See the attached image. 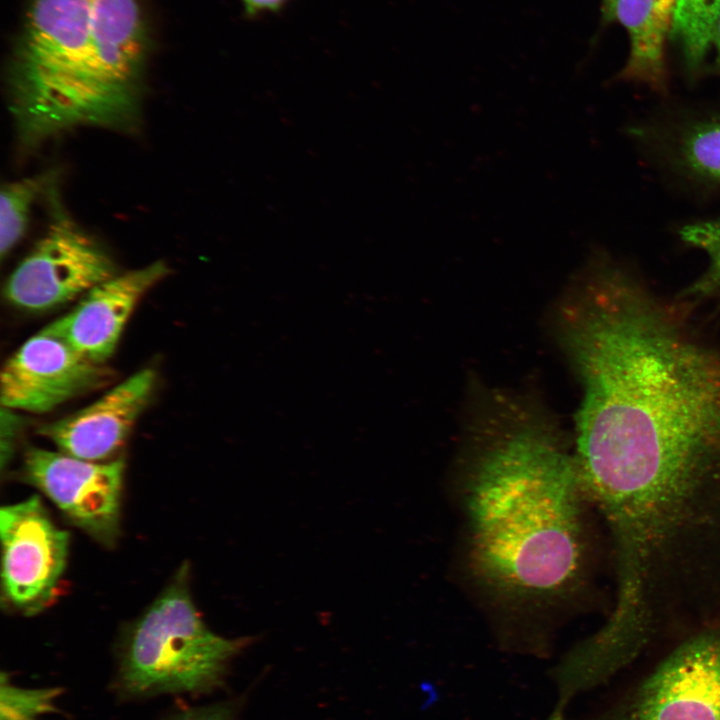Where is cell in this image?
<instances>
[{"label": "cell", "instance_id": "8fae6325", "mask_svg": "<svg viewBox=\"0 0 720 720\" xmlns=\"http://www.w3.org/2000/svg\"><path fill=\"white\" fill-rule=\"evenodd\" d=\"M170 273L162 260L98 284L67 314L45 329L89 360L104 364L140 299Z\"/></svg>", "mask_w": 720, "mask_h": 720}, {"label": "cell", "instance_id": "52a82bcc", "mask_svg": "<svg viewBox=\"0 0 720 720\" xmlns=\"http://www.w3.org/2000/svg\"><path fill=\"white\" fill-rule=\"evenodd\" d=\"M148 48L137 0H91L92 89L99 127L136 124Z\"/></svg>", "mask_w": 720, "mask_h": 720}, {"label": "cell", "instance_id": "2e32d148", "mask_svg": "<svg viewBox=\"0 0 720 720\" xmlns=\"http://www.w3.org/2000/svg\"><path fill=\"white\" fill-rule=\"evenodd\" d=\"M719 14L720 0H678L672 33L690 68H697L710 48Z\"/></svg>", "mask_w": 720, "mask_h": 720}, {"label": "cell", "instance_id": "4fadbf2b", "mask_svg": "<svg viewBox=\"0 0 720 720\" xmlns=\"http://www.w3.org/2000/svg\"><path fill=\"white\" fill-rule=\"evenodd\" d=\"M678 0H616L613 20L627 31L630 51L617 79L666 90L665 43L672 32Z\"/></svg>", "mask_w": 720, "mask_h": 720}, {"label": "cell", "instance_id": "5bb4252c", "mask_svg": "<svg viewBox=\"0 0 720 720\" xmlns=\"http://www.w3.org/2000/svg\"><path fill=\"white\" fill-rule=\"evenodd\" d=\"M55 173L45 172L6 183L0 198V255L5 258L26 233L34 202L54 183Z\"/></svg>", "mask_w": 720, "mask_h": 720}, {"label": "cell", "instance_id": "7c38bea8", "mask_svg": "<svg viewBox=\"0 0 720 720\" xmlns=\"http://www.w3.org/2000/svg\"><path fill=\"white\" fill-rule=\"evenodd\" d=\"M155 382V372L142 369L90 405L42 425L38 433L65 454L88 461H108L148 405Z\"/></svg>", "mask_w": 720, "mask_h": 720}, {"label": "cell", "instance_id": "9c48e42d", "mask_svg": "<svg viewBox=\"0 0 720 720\" xmlns=\"http://www.w3.org/2000/svg\"><path fill=\"white\" fill-rule=\"evenodd\" d=\"M23 474L74 525L111 546L119 535L124 461H88L61 451L27 450Z\"/></svg>", "mask_w": 720, "mask_h": 720}, {"label": "cell", "instance_id": "7402d4cb", "mask_svg": "<svg viewBox=\"0 0 720 720\" xmlns=\"http://www.w3.org/2000/svg\"><path fill=\"white\" fill-rule=\"evenodd\" d=\"M711 45H713L715 47L716 55H717V62H718V65L720 66V14L715 23Z\"/></svg>", "mask_w": 720, "mask_h": 720}, {"label": "cell", "instance_id": "6da1fadb", "mask_svg": "<svg viewBox=\"0 0 720 720\" xmlns=\"http://www.w3.org/2000/svg\"><path fill=\"white\" fill-rule=\"evenodd\" d=\"M696 301L599 254L560 313L582 387L574 454L586 499L631 572L674 559L720 504V340Z\"/></svg>", "mask_w": 720, "mask_h": 720}, {"label": "cell", "instance_id": "e0dca14e", "mask_svg": "<svg viewBox=\"0 0 720 720\" xmlns=\"http://www.w3.org/2000/svg\"><path fill=\"white\" fill-rule=\"evenodd\" d=\"M680 237L687 244L702 249L709 260L702 276L682 294L694 300L720 299V220L686 225L680 230Z\"/></svg>", "mask_w": 720, "mask_h": 720}, {"label": "cell", "instance_id": "30bf717a", "mask_svg": "<svg viewBox=\"0 0 720 720\" xmlns=\"http://www.w3.org/2000/svg\"><path fill=\"white\" fill-rule=\"evenodd\" d=\"M111 375L104 364L89 360L42 329L4 364L0 400L7 409L45 413L100 387Z\"/></svg>", "mask_w": 720, "mask_h": 720}, {"label": "cell", "instance_id": "3957f363", "mask_svg": "<svg viewBox=\"0 0 720 720\" xmlns=\"http://www.w3.org/2000/svg\"><path fill=\"white\" fill-rule=\"evenodd\" d=\"M10 109L24 147L96 126L91 0H32L9 68Z\"/></svg>", "mask_w": 720, "mask_h": 720}, {"label": "cell", "instance_id": "8992f818", "mask_svg": "<svg viewBox=\"0 0 720 720\" xmlns=\"http://www.w3.org/2000/svg\"><path fill=\"white\" fill-rule=\"evenodd\" d=\"M43 236L13 270L6 299L28 311H44L83 296L115 276L104 248L58 206Z\"/></svg>", "mask_w": 720, "mask_h": 720}, {"label": "cell", "instance_id": "7a4b0ae2", "mask_svg": "<svg viewBox=\"0 0 720 720\" xmlns=\"http://www.w3.org/2000/svg\"><path fill=\"white\" fill-rule=\"evenodd\" d=\"M493 432L464 479L472 572L506 600H555L575 587L585 558L575 457L534 420Z\"/></svg>", "mask_w": 720, "mask_h": 720}, {"label": "cell", "instance_id": "44dd1931", "mask_svg": "<svg viewBox=\"0 0 720 720\" xmlns=\"http://www.w3.org/2000/svg\"><path fill=\"white\" fill-rule=\"evenodd\" d=\"M244 14L256 18L265 13H274L283 9L290 0H239Z\"/></svg>", "mask_w": 720, "mask_h": 720}, {"label": "cell", "instance_id": "ba28073f", "mask_svg": "<svg viewBox=\"0 0 720 720\" xmlns=\"http://www.w3.org/2000/svg\"><path fill=\"white\" fill-rule=\"evenodd\" d=\"M2 586L8 603L32 615L53 601L65 570L69 535L33 495L0 510Z\"/></svg>", "mask_w": 720, "mask_h": 720}, {"label": "cell", "instance_id": "5b68a950", "mask_svg": "<svg viewBox=\"0 0 720 720\" xmlns=\"http://www.w3.org/2000/svg\"><path fill=\"white\" fill-rule=\"evenodd\" d=\"M580 720H720V631L681 641Z\"/></svg>", "mask_w": 720, "mask_h": 720}, {"label": "cell", "instance_id": "9a60e30c", "mask_svg": "<svg viewBox=\"0 0 720 720\" xmlns=\"http://www.w3.org/2000/svg\"><path fill=\"white\" fill-rule=\"evenodd\" d=\"M675 159L696 178L720 181V116L686 126L676 140Z\"/></svg>", "mask_w": 720, "mask_h": 720}, {"label": "cell", "instance_id": "d6986e66", "mask_svg": "<svg viewBox=\"0 0 720 720\" xmlns=\"http://www.w3.org/2000/svg\"><path fill=\"white\" fill-rule=\"evenodd\" d=\"M239 700H228L203 706H187L168 714L162 720H237Z\"/></svg>", "mask_w": 720, "mask_h": 720}, {"label": "cell", "instance_id": "ac0fdd59", "mask_svg": "<svg viewBox=\"0 0 720 720\" xmlns=\"http://www.w3.org/2000/svg\"><path fill=\"white\" fill-rule=\"evenodd\" d=\"M0 720H40L58 711L56 700L63 693L59 687L23 688L12 684L1 674Z\"/></svg>", "mask_w": 720, "mask_h": 720}, {"label": "cell", "instance_id": "603a6c76", "mask_svg": "<svg viewBox=\"0 0 720 720\" xmlns=\"http://www.w3.org/2000/svg\"><path fill=\"white\" fill-rule=\"evenodd\" d=\"M615 1L616 0H602V15L606 22L613 21Z\"/></svg>", "mask_w": 720, "mask_h": 720}, {"label": "cell", "instance_id": "ffe728a7", "mask_svg": "<svg viewBox=\"0 0 720 720\" xmlns=\"http://www.w3.org/2000/svg\"><path fill=\"white\" fill-rule=\"evenodd\" d=\"M11 409L2 407L1 416V464L5 466L9 461L12 451V442L20 426L19 418L14 415Z\"/></svg>", "mask_w": 720, "mask_h": 720}, {"label": "cell", "instance_id": "277c9868", "mask_svg": "<svg viewBox=\"0 0 720 720\" xmlns=\"http://www.w3.org/2000/svg\"><path fill=\"white\" fill-rule=\"evenodd\" d=\"M187 567L130 630L115 686L128 699L207 694L223 686L232 660L252 641L210 630L191 598Z\"/></svg>", "mask_w": 720, "mask_h": 720}]
</instances>
